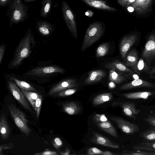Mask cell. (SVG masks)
<instances>
[{
  "mask_svg": "<svg viewBox=\"0 0 155 155\" xmlns=\"http://www.w3.org/2000/svg\"><path fill=\"white\" fill-rule=\"evenodd\" d=\"M37 65L32 67L22 75L29 80L38 83H44L51 81L54 77L65 73L62 68L54 64L51 61L37 62Z\"/></svg>",
  "mask_w": 155,
  "mask_h": 155,
  "instance_id": "1",
  "label": "cell"
},
{
  "mask_svg": "<svg viewBox=\"0 0 155 155\" xmlns=\"http://www.w3.org/2000/svg\"><path fill=\"white\" fill-rule=\"evenodd\" d=\"M37 42L30 28H28L16 48L13 57L8 64L9 69H17L28 57L37 47Z\"/></svg>",
  "mask_w": 155,
  "mask_h": 155,
  "instance_id": "2",
  "label": "cell"
},
{
  "mask_svg": "<svg viewBox=\"0 0 155 155\" xmlns=\"http://www.w3.org/2000/svg\"><path fill=\"white\" fill-rule=\"evenodd\" d=\"M28 7L22 0H11L6 14L9 18V26L25 20L28 17Z\"/></svg>",
  "mask_w": 155,
  "mask_h": 155,
  "instance_id": "3",
  "label": "cell"
},
{
  "mask_svg": "<svg viewBox=\"0 0 155 155\" xmlns=\"http://www.w3.org/2000/svg\"><path fill=\"white\" fill-rule=\"evenodd\" d=\"M104 24L100 21H94L89 25L86 31L81 47L82 52L99 39L104 32Z\"/></svg>",
  "mask_w": 155,
  "mask_h": 155,
  "instance_id": "4",
  "label": "cell"
},
{
  "mask_svg": "<svg viewBox=\"0 0 155 155\" xmlns=\"http://www.w3.org/2000/svg\"><path fill=\"white\" fill-rule=\"evenodd\" d=\"M7 107L17 126L26 136H28L31 130L28 125V121L25 114L13 104H8Z\"/></svg>",
  "mask_w": 155,
  "mask_h": 155,
  "instance_id": "5",
  "label": "cell"
},
{
  "mask_svg": "<svg viewBox=\"0 0 155 155\" xmlns=\"http://www.w3.org/2000/svg\"><path fill=\"white\" fill-rule=\"evenodd\" d=\"M61 11L66 25L72 35L76 38L78 33L74 13L68 3L64 0L62 1Z\"/></svg>",
  "mask_w": 155,
  "mask_h": 155,
  "instance_id": "6",
  "label": "cell"
},
{
  "mask_svg": "<svg viewBox=\"0 0 155 155\" xmlns=\"http://www.w3.org/2000/svg\"><path fill=\"white\" fill-rule=\"evenodd\" d=\"M7 86L14 97L26 109L32 112L30 105L25 96L19 87L10 79L6 74H4Z\"/></svg>",
  "mask_w": 155,
  "mask_h": 155,
  "instance_id": "7",
  "label": "cell"
},
{
  "mask_svg": "<svg viewBox=\"0 0 155 155\" xmlns=\"http://www.w3.org/2000/svg\"><path fill=\"white\" fill-rule=\"evenodd\" d=\"M79 84L74 79L65 78L61 80L54 84L48 92L49 96L53 95L56 93L65 89L78 87Z\"/></svg>",
  "mask_w": 155,
  "mask_h": 155,
  "instance_id": "8",
  "label": "cell"
},
{
  "mask_svg": "<svg viewBox=\"0 0 155 155\" xmlns=\"http://www.w3.org/2000/svg\"><path fill=\"white\" fill-rule=\"evenodd\" d=\"M142 58L146 63H150L155 58V34L149 36L142 54Z\"/></svg>",
  "mask_w": 155,
  "mask_h": 155,
  "instance_id": "9",
  "label": "cell"
},
{
  "mask_svg": "<svg viewBox=\"0 0 155 155\" xmlns=\"http://www.w3.org/2000/svg\"><path fill=\"white\" fill-rule=\"evenodd\" d=\"M110 118L114 122L118 127L124 133L132 134L139 131L138 126L119 117H110Z\"/></svg>",
  "mask_w": 155,
  "mask_h": 155,
  "instance_id": "10",
  "label": "cell"
},
{
  "mask_svg": "<svg viewBox=\"0 0 155 155\" xmlns=\"http://www.w3.org/2000/svg\"><path fill=\"white\" fill-rule=\"evenodd\" d=\"M87 5L100 10L114 12L118 10L110 6L107 0H81Z\"/></svg>",
  "mask_w": 155,
  "mask_h": 155,
  "instance_id": "11",
  "label": "cell"
},
{
  "mask_svg": "<svg viewBox=\"0 0 155 155\" xmlns=\"http://www.w3.org/2000/svg\"><path fill=\"white\" fill-rule=\"evenodd\" d=\"M10 79L13 81L21 89L24 90L36 92L37 90L31 83L29 82V80L23 76H21L14 74H6Z\"/></svg>",
  "mask_w": 155,
  "mask_h": 155,
  "instance_id": "12",
  "label": "cell"
},
{
  "mask_svg": "<svg viewBox=\"0 0 155 155\" xmlns=\"http://www.w3.org/2000/svg\"><path fill=\"white\" fill-rule=\"evenodd\" d=\"M137 35L132 34L124 36L120 45V52L122 58L124 59L131 46L137 41Z\"/></svg>",
  "mask_w": 155,
  "mask_h": 155,
  "instance_id": "13",
  "label": "cell"
},
{
  "mask_svg": "<svg viewBox=\"0 0 155 155\" xmlns=\"http://www.w3.org/2000/svg\"><path fill=\"white\" fill-rule=\"evenodd\" d=\"M93 136L90 140L92 142L114 148H120L119 145L104 136L94 131H92Z\"/></svg>",
  "mask_w": 155,
  "mask_h": 155,
  "instance_id": "14",
  "label": "cell"
},
{
  "mask_svg": "<svg viewBox=\"0 0 155 155\" xmlns=\"http://www.w3.org/2000/svg\"><path fill=\"white\" fill-rule=\"evenodd\" d=\"M104 67L109 69L116 70L125 75L127 78L131 76L134 72L128 68L124 64L117 60H114L113 61L105 64Z\"/></svg>",
  "mask_w": 155,
  "mask_h": 155,
  "instance_id": "15",
  "label": "cell"
},
{
  "mask_svg": "<svg viewBox=\"0 0 155 155\" xmlns=\"http://www.w3.org/2000/svg\"><path fill=\"white\" fill-rule=\"evenodd\" d=\"M113 105H118L122 108L124 114L127 116L132 118H136V115L140 112V110L137 108L135 104L132 102H127L114 103Z\"/></svg>",
  "mask_w": 155,
  "mask_h": 155,
  "instance_id": "16",
  "label": "cell"
},
{
  "mask_svg": "<svg viewBox=\"0 0 155 155\" xmlns=\"http://www.w3.org/2000/svg\"><path fill=\"white\" fill-rule=\"evenodd\" d=\"M153 0H135L129 6L139 14H144L150 10Z\"/></svg>",
  "mask_w": 155,
  "mask_h": 155,
  "instance_id": "17",
  "label": "cell"
},
{
  "mask_svg": "<svg viewBox=\"0 0 155 155\" xmlns=\"http://www.w3.org/2000/svg\"><path fill=\"white\" fill-rule=\"evenodd\" d=\"M36 27L39 34L42 36L48 37L53 33L55 28L54 25L48 22L40 20L36 24Z\"/></svg>",
  "mask_w": 155,
  "mask_h": 155,
  "instance_id": "18",
  "label": "cell"
},
{
  "mask_svg": "<svg viewBox=\"0 0 155 155\" xmlns=\"http://www.w3.org/2000/svg\"><path fill=\"white\" fill-rule=\"evenodd\" d=\"M155 84L141 79H134L121 85L120 89L125 90L139 87H155Z\"/></svg>",
  "mask_w": 155,
  "mask_h": 155,
  "instance_id": "19",
  "label": "cell"
},
{
  "mask_svg": "<svg viewBox=\"0 0 155 155\" xmlns=\"http://www.w3.org/2000/svg\"><path fill=\"white\" fill-rule=\"evenodd\" d=\"M106 74L105 71L101 70L91 71L88 73L84 83L90 84L100 81L105 77Z\"/></svg>",
  "mask_w": 155,
  "mask_h": 155,
  "instance_id": "20",
  "label": "cell"
},
{
  "mask_svg": "<svg viewBox=\"0 0 155 155\" xmlns=\"http://www.w3.org/2000/svg\"><path fill=\"white\" fill-rule=\"evenodd\" d=\"M138 59L137 51L135 49H133L126 55L124 59V64L127 66L131 68L137 73L140 74V73L138 71L137 69Z\"/></svg>",
  "mask_w": 155,
  "mask_h": 155,
  "instance_id": "21",
  "label": "cell"
},
{
  "mask_svg": "<svg viewBox=\"0 0 155 155\" xmlns=\"http://www.w3.org/2000/svg\"><path fill=\"white\" fill-rule=\"evenodd\" d=\"M0 130L1 138L3 140L7 139L11 133L10 129L5 114H2L0 118Z\"/></svg>",
  "mask_w": 155,
  "mask_h": 155,
  "instance_id": "22",
  "label": "cell"
},
{
  "mask_svg": "<svg viewBox=\"0 0 155 155\" xmlns=\"http://www.w3.org/2000/svg\"><path fill=\"white\" fill-rule=\"evenodd\" d=\"M94 122L98 127L103 130L114 137H117V134L116 129L109 121Z\"/></svg>",
  "mask_w": 155,
  "mask_h": 155,
  "instance_id": "23",
  "label": "cell"
},
{
  "mask_svg": "<svg viewBox=\"0 0 155 155\" xmlns=\"http://www.w3.org/2000/svg\"><path fill=\"white\" fill-rule=\"evenodd\" d=\"M155 94L154 91H140L124 93L122 95L124 97L129 99H147L150 96Z\"/></svg>",
  "mask_w": 155,
  "mask_h": 155,
  "instance_id": "24",
  "label": "cell"
},
{
  "mask_svg": "<svg viewBox=\"0 0 155 155\" xmlns=\"http://www.w3.org/2000/svg\"><path fill=\"white\" fill-rule=\"evenodd\" d=\"M109 80L116 84L121 83L127 80V77L123 74L114 69L109 71Z\"/></svg>",
  "mask_w": 155,
  "mask_h": 155,
  "instance_id": "25",
  "label": "cell"
},
{
  "mask_svg": "<svg viewBox=\"0 0 155 155\" xmlns=\"http://www.w3.org/2000/svg\"><path fill=\"white\" fill-rule=\"evenodd\" d=\"M63 108L64 112L70 115L77 114L81 109L80 105L77 103L73 101L64 103L63 105Z\"/></svg>",
  "mask_w": 155,
  "mask_h": 155,
  "instance_id": "26",
  "label": "cell"
},
{
  "mask_svg": "<svg viewBox=\"0 0 155 155\" xmlns=\"http://www.w3.org/2000/svg\"><path fill=\"white\" fill-rule=\"evenodd\" d=\"M112 98L113 95L111 93L100 94L94 98L92 103L94 105H97L108 101L111 100Z\"/></svg>",
  "mask_w": 155,
  "mask_h": 155,
  "instance_id": "27",
  "label": "cell"
},
{
  "mask_svg": "<svg viewBox=\"0 0 155 155\" xmlns=\"http://www.w3.org/2000/svg\"><path fill=\"white\" fill-rule=\"evenodd\" d=\"M132 147L136 150H146L155 152V142L146 141L140 142Z\"/></svg>",
  "mask_w": 155,
  "mask_h": 155,
  "instance_id": "28",
  "label": "cell"
},
{
  "mask_svg": "<svg viewBox=\"0 0 155 155\" xmlns=\"http://www.w3.org/2000/svg\"><path fill=\"white\" fill-rule=\"evenodd\" d=\"M52 0H42L40 15L41 16L46 18L50 14L52 5Z\"/></svg>",
  "mask_w": 155,
  "mask_h": 155,
  "instance_id": "29",
  "label": "cell"
},
{
  "mask_svg": "<svg viewBox=\"0 0 155 155\" xmlns=\"http://www.w3.org/2000/svg\"><path fill=\"white\" fill-rule=\"evenodd\" d=\"M21 90L35 110L36 101L40 95L36 92L27 91L22 89Z\"/></svg>",
  "mask_w": 155,
  "mask_h": 155,
  "instance_id": "30",
  "label": "cell"
},
{
  "mask_svg": "<svg viewBox=\"0 0 155 155\" xmlns=\"http://www.w3.org/2000/svg\"><path fill=\"white\" fill-rule=\"evenodd\" d=\"M140 136L147 141L155 142V128L149 129L142 133Z\"/></svg>",
  "mask_w": 155,
  "mask_h": 155,
  "instance_id": "31",
  "label": "cell"
},
{
  "mask_svg": "<svg viewBox=\"0 0 155 155\" xmlns=\"http://www.w3.org/2000/svg\"><path fill=\"white\" fill-rule=\"evenodd\" d=\"M109 48V44L107 42L105 43L99 45L96 51V56L97 58L104 56L107 53Z\"/></svg>",
  "mask_w": 155,
  "mask_h": 155,
  "instance_id": "32",
  "label": "cell"
},
{
  "mask_svg": "<svg viewBox=\"0 0 155 155\" xmlns=\"http://www.w3.org/2000/svg\"><path fill=\"white\" fill-rule=\"evenodd\" d=\"M87 155H114V153L109 151H103L95 147H91L87 151Z\"/></svg>",
  "mask_w": 155,
  "mask_h": 155,
  "instance_id": "33",
  "label": "cell"
},
{
  "mask_svg": "<svg viewBox=\"0 0 155 155\" xmlns=\"http://www.w3.org/2000/svg\"><path fill=\"white\" fill-rule=\"evenodd\" d=\"M121 154L124 155H155V152H153L144 151L140 150L128 151L124 150Z\"/></svg>",
  "mask_w": 155,
  "mask_h": 155,
  "instance_id": "34",
  "label": "cell"
},
{
  "mask_svg": "<svg viewBox=\"0 0 155 155\" xmlns=\"http://www.w3.org/2000/svg\"><path fill=\"white\" fill-rule=\"evenodd\" d=\"M77 91L78 89L76 88L68 89L59 91L53 95L59 97H66L72 95Z\"/></svg>",
  "mask_w": 155,
  "mask_h": 155,
  "instance_id": "35",
  "label": "cell"
},
{
  "mask_svg": "<svg viewBox=\"0 0 155 155\" xmlns=\"http://www.w3.org/2000/svg\"><path fill=\"white\" fill-rule=\"evenodd\" d=\"M42 101V95H40L36 101L35 104V110L36 112V115L38 118L39 116Z\"/></svg>",
  "mask_w": 155,
  "mask_h": 155,
  "instance_id": "36",
  "label": "cell"
},
{
  "mask_svg": "<svg viewBox=\"0 0 155 155\" xmlns=\"http://www.w3.org/2000/svg\"><path fill=\"white\" fill-rule=\"evenodd\" d=\"M146 64V63L144 61L142 58L140 59L137 65L138 71L139 72V71H147L148 70V68Z\"/></svg>",
  "mask_w": 155,
  "mask_h": 155,
  "instance_id": "37",
  "label": "cell"
},
{
  "mask_svg": "<svg viewBox=\"0 0 155 155\" xmlns=\"http://www.w3.org/2000/svg\"><path fill=\"white\" fill-rule=\"evenodd\" d=\"M92 119L94 122H104L108 121V120L104 114H96L92 117Z\"/></svg>",
  "mask_w": 155,
  "mask_h": 155,
  "instance_id": "38",
  "label": "cell"
},
{
  "mask_svg": "<svg viewBox=\"0 0 155 155\" xmlns=\"http://www.w3.org/2000/svg\"><path fill=\"white\" fill-rule=\"evenodd\" d=\"M52 144L55 148L58 149L62 145L63 143L60 138L57 137L52 141Z\"/></svg>",
  "mask_w": 155,
  "mask_h": 155,
  "instance_id": "39",
  "label": "cell"
},
{
  "mask_svg": "<svg viewBox=\"0 0 155 155\" xmlns=\"http://www.w3.org/2000/svg\"><path fill=\"white\" fill-rule=\"evenodd\" d=\"M144 120L149 124L155 127V114L148 116L144 119Z\"/></svg>",
  "mask_w": 155,
  "mask_h": 155,
  "instance_id": "40",
  "label": "cell"
},
{
  "mask_svg": "<svg viewBox=\"0 0 155 155\" xmlns=\"http://www.w3.org/2000/svg\"><path fill=\"white\" fill-rule=\"evenodd\" d=\"M135 0H117L118 3L123 7H128Z\"/></svg>",
  "mask_w": 155,
  "mask_h": 155,
  "instance_id": "41",
  "label": "cell"
},
{
  "mask_svg": "<svg viewBox=\"0 0 155 155\" xmlns=\"http://www.w3.org/2000/svg\"><path fill=\"white\" fill-rule=\"evenodd\" d=\"M14 145L12 143L8 144H5L0 145V155H3L2 151L5 150L12 149L13 148Z\"/></svg>",
  "mask_w": 155,
  "mask_h": 155,
  "instance_id": "42",
  "label": "cell"
},
{
  "mask_svg": "<svg viewBox=\"0 0 155 155\" xmlns=\"http://www.w3.org/2000/svg\"><path fill=\"white\" fill-rule=\"evenodd\" d=\"M6 49V45L5 44H1L0 46V65L3 60Z\"/></svg>",
  "mask_w": 155,
  "mask_h": 155,
  "instance_id": "43",
  "label": "cell"
},
{
  "mask_svg": "<svg viewBox=\"0 0 155 155\" xmlns=\"http://www.w3.org/2000/svg\"><path fill=\"white\" fill-rule=\"evenodd\" d=\"M34 154L35 155H57L58 154L55 151L46 150L42 152L36 153Z\"/></svg>",
  "mask_w": 155,
  "mask_h": 155,
  "instance_id": "44",
  "label": "cell"
},
{
  "mask_svg": "<svg viewBox=\"0 0 155 155\" xmlns=\"http://www.w3.org/2000/svg\"><path fill=\"white\" fill-rule=\"evenodd\" d=\"M149 74L150 77L152 78H155V66L150 70Z\"/></svg>",
  "mask_w": 155,
  "mask_h": 155,
  "instance_id": "45",
  "label": "cell"
},
{
  "mask_svg": "<svg viewBox=\"0 0 155 155\" xmlns=\"http://www.w3.org/2000/svg\"><path fill=\"white\" fill-rule=\"evenodd\" d=\"M11 0H0V5L5 6L9 3Z\"/></svg>",
  "mask_w": 155,
  "mask_h": 155,
  "instance_id": "46",
  "label": "cell"
},
{
  "mask_svg": "<svg viewBox=\"0 0 155 155\" xmlns=\"http://www.w3.org/2000/svg\"><path fill=\"white\" fill-rule=\"evenodd\" d=\"M60 153L63 155H69L70 153V150L69 149L66 147V148L65 151L64 152H60Z\"/></svg>",
  "mask_w": 155,
  "mask_h": 155,
  "instance_id": "47",
  "label": "cell"
},
{
  "mask_svg": "<svg viewBox=\"0 0 155 155\" xmlns=\"http://www.w3.org/2000/svg\"><path fill=\"white\" fill-rule=\"evenodd\" d=\"M114 83L111 82H110L108 84V86L109 89H113L116 87V85Z\"/></svg>",
  "mask_w": 155,
  "mask_h": 155,
  "instance_id": "48",
  "label": "cell"
},
{
  "mask_svg": "<svg viewBox=\"0 0 155 155\" xmlns=\"http://www.w3.org/2000/svg\"><path fill=\"white\" fill-rule=\"evenodd\" d=\"M127 9L130 12H132L134 10V8L130 6L127 7Z\"/></svg>",
  "mask_w": 155,
  "mask_h": 155,
  "instance_id": "49",
  "label": "cell"
},
{
  "mask_svg": "<svg viewBox=\"0 0 155 155\" xmlns=\"http://www.w3.org/2000/svg\"><path fill=\"white\" fill-rule=\"evenodd\" d=\"M132 77L134 79H139V76L136 74H134L132 75Z\"/></svg>",
  "mask_w": 155,
  "mask_h": 155,
  "instance_id": "50",
  "label": "cell"
},
{
  "mask_svg": "<svg viewBox=\"0 0 155 155\" xmlns=\"http://www.w3.org/2000/svg\"><path fill=\"white\" fill-rule=\"evenodd\" d=\"M26 2H30L35 1L36 0H23Z\"/></svg>",
  "mask_w": 155,
  "mask_h": 155,
  "instance_id": "51",
  "label": "cell"
}]
</instances>
